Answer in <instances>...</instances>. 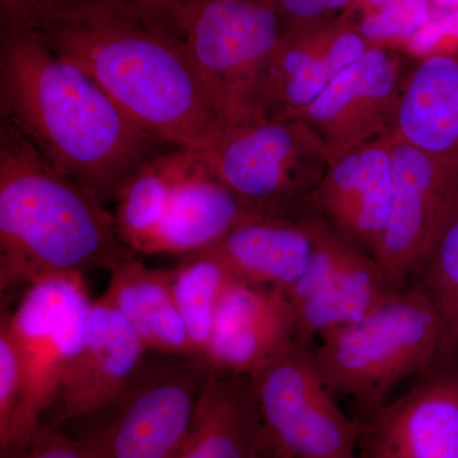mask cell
Listing matches in <instances>:
<instances>
[{
	"label": "cell",
	"mask_w": 458,
	"mask_h": 458,
	"mask_svg": "<svg viewBox=\"0 0 458 458\" xmlns=\"http://www.w3.org/2000/svg\"><path fill=\"white\" fill-rule=\"evenodd\" d=\"M2 31L80 68L164 144L203 149L225 128L182 40L123 0H38Z\"/></svg>",
	"instance_id": "1"
},
{
	"label": "cell",
	"mask_w": 458,
	"mask_h": 458,
	"mask_svg": "<svg viewBox=\"0 0 458 458\" xmlns=\"http://www.w3.org/2000/svg\"><path fill=\"white\" fill-rule=\"evenodd\" d=\"M0 108L3 123L104 204L164 144L92 78L25 33L2 31Z\"/></svg>",
	"instance_id": "2"
},
{
	"label": "cell",
	"mask_w": 458,
	"mask_h": 458,
	"mask_svg": "<svg viewBox=\"0 0 458 458\" xmlns=\"http://www.w3.org/2000/svg\"><path fill=\"white\" fill-rule=\"evenodd\" d=\"M131 258L104 203L0 123L2 291L49 276L111 273Z\"/></svg>",
	"instance_id": "3"
},
{
	"label": "cell",
	"mask_w": 458,
	"mask_h": 458,
	"mask_svg": "<svg viewBox=\"0 0 458 458\" xmlns=\"http://www.w3.org/2000/svg\"><path fill=\"white\" fill-rule=\"evenodd\" d=\"M313 352L330 390L369 417L384 408L401 382L448 363L438 313L412 283L360 321L319 337Z\"/></svg>",
	"instance_id": "4"
},
{
	"label": "cell",
	"mask_w": 458,
	"mask_h": 458,
	"mask_svg": "<svg viewBox=\"0 0 458 458\" xmlns=\"http://www.w3.org/2000/svg\"><path fill=\"white\" fill-rule=\"evenodd\" d=\"M285 26L276 0H195L186 11L181 40L223 126L267 119Z\"/></svg>",
	"instance_id": "5"
},
{
	"label": "cell",
	"mask_w": 458,
	"mask_h": 458,
	"mask_svg": "<svg viewBox=\"0 0 458 458\" xmlns=\"http://www.w3.org/2000/svg\"><path fill=\"white\" fill-rule=\"evenodd\" d=\"M198 150L210 174L256 216H293L309 209L330 167L327 150L298 120L225 126L209 146Z\"/></svg>",
	"instance_id": "6"
},
{
	"label": "cell",
	"mask_w": 458,
	"mask_h": 458,
	"mask_svg": "<svg viewBox=\"0 0 458 458\" xmlns=\"http://www.w3.org/2000/svg\"><path fill=\"white\" fill-rule=\"evenodd\" d=\"M90 304L84 276H55L27 285L16 310L3 313L23 369L22 397L3 451L38 429L71 381L86 345Z\"/></svg>",
	"instance_id": "7"
},
{
	"label": "cell",
	"mask_w": 458,
	"mask_h": 458,
	"mask_svg": "<svg viewBox=\"0 0 458 458\" xmlns=\"http://www.w3.org/2000/svg\"><path fill=\"white\" fill-rule=\"evenodd\" d=\"M265 448L276 458H340L354 454L361 427L337 405L322 378L311 344L292 340L247 377Z\"/></svg>",
	"instance_id": "8"
},
{
	"label": "cell",
	"mask_w": 458,
	"mask_h": 458,
	"mask_svg": "<svg viewBox=\"0 0 458 458\" xmlns=\"http://www.w3.org/2000/svg\"><path fill=\"white\" fill-rule=\"evenodd\" d=\"M391 144L393 203L375 258L403 288L458 212V159L429 155L394 138Z\"/></svg>",
	"instance_id": "9"
},
{
	"label": "cell",
	"mask_w": 458,
	"mask_h": 458,
	"mask_svg": "<svg viewBox=\"0 0 458 458\" xmlns=\"http://www.w3.org/2000/svg\"><path fill=\"white\" fill-rule=\"evenodd\" d=\"M412 66L394 47L372 45L293 120L318 138L331 165L364 144L390 137Z\"/></svg>",
	"instance_id": "10"
},
{
	"label": "cell",
	"mask_w": 458,
	"mask_h": 458,
	"mask_svg": "<svg viewBox=\"0 0 458 458\" xmlns=\"http://www.w3.org/2000/svg\"><path fill=\"white\" fill-rule=\"evenodd\" d=\"M190 355L147 364L126 386L105 445L111 458H174L182 447L209 373Z\"/></svg>",
	"instance_id": "11"
},
{
	"label": "cell",
	"mask_w": 458,
	"mask_h": 458,
	"mask_svg": "<svg viewBox=\"0 0 458 458\" xmlns=\"http://www.w3.org/2000/svg\"><path fill=\"white\" fill-rule=\"evenodd\" d=\"M364 458H458V360L424 376L361 427Z\"/></svg>",
	"instance_id": "12"
},
{
	"label": "cell",
	"mask_w": 458,
	"mask_h": 458,
	"mask_svg": "<svg viewBox=\"0 0 458 458\" xmlns=\"http://www.w3.org/2000/svg\"><path fill=\"white\" fill-rule=\"evenodd\" d=\"M390 137L346 153L330 165L311 197L313 208L352 245L376 256L393 203Z\"/></svg>",
	"instance_id": "13"
},
{
	"label": "cell",
	"mask_w": 458,
	"mask_h": 458,
	"mask_svg": "<svg viewBox=\"0 0 458 458\" xmlns=\"http://www.w3.org/2000/svg\"><path fill=\"white\" fill-rule=\"evenodd\" d=\"M295 331V310L283 292L237 278L219 303L203 361L216 372L250 377L294 340Z\"/></svg>",
	"instance_id": "14"
},
{
	"label": "cell",
	"mask_w": 458,
	"mask_h": 458,
	"mask_svg": "<svg viewBox=\"0 0 458 458\" xmlns=\"http://www.w3.org/2000/svg\"><path fill=\"white\" fill-rule=\"evenodd\" d=\"M146 344L106 293L90 304L86 345L53 406L56 423L110 408L144 363Z\"/></svg>",
	"instance_id": "15"
},
{
	"label": "cell",
	"mask_w": 458,
	"mask_h": 458,
	"mask_svg": "<svg viewBox=\"0 0 458 458\" xmlns=\"http://www.w3.org/2000/svg\"><path fill=\"white\" fill-rule=\"evenodd\" d=\"M319 222L313 207L293 216L250 214L209 250L238 279L285 294L311 262Z\"/></svg>",
	"instance_id": "16"
},
{
	"label": "cell",
	"mask_w": 458,
	"mask_h": 458,
	"mask_svg": "<svg viewBox=\"0 0 458 458\" xmlns=\"http://www.w3.org/2000/svg\"><path fill=\"white\" fill-rule=\"evenodd\" d=\"M267 452L249 378L209 370L174 458H261Z\"/></svg>",
	"instance_id": "17"
},
{
	"label": "cell",
	"mask_w": 458,
	"mask_h": 458,
	"mask_svg": "<svg viewBox=\"0 0 458 458\" xmlns=\"http://www.w3.org/2000/svg\"><path fill=\"white\" fill-rule=\"evenodd\" d=\"M390 137L429 155L458 159L457 56L414 63Z\"/></svg>",
	"instance_id": "18"
},
{
	"label": "cell",
	"mask_w": 458,
	"mask_h": 458,
	"mask_svg": "<svg viewBox=\"0 0 458 458\" xmlns=\"http://www.w3.org/2000/svg\"><path fill=\"white\" fill-rule=\"evenodd\" d=\"M250 214L199 155L197 165L172 192L149 255L188 256L210 249Z\"/></svg>",
	"instance_id": "19"
},
{
	"label": "cell",
	"mask_w": 458,
	"mask_h": 458,
	"mask_svg": "<svg viewBox=\"0 0 458 458\" xmlns=\"http://www.w3.org/2000/svg\"><path fill=\"white\" fill-rule=\"evenodd\" d=\"M110 274L105 293L137 330L147 349L195 357L174 298L172 270L150 269L135 256Z\"/></svg>",
	"instance_id": "20"
},
{
	"label": "cell",
	"mask_w": 458,
	"mask_h": 458,
	"mask_svg": "<svg viewBox=\"0 0 458 458\" xmlns=\"http://www.w3.org/2000/svg\"><path fill=\"white\" fill-rule=\"evenodd\" d=\"M399 289L375 256L352 246L331 282L295 309V337L311 344L315 337L354 324Z\"/></svg>",
	"instance_id": "21"
},
{
	"label": "cell",
	"mask_w": 458,
	"mask_h": 458,
	"mask_svg": "<svg viewBox=\"0 0 458 458\" xmlns=\"http://www.w3.org/2000/svg\"><path fill=\"white\" fill-rule=\"evenodd\" d=\"M199 159L198 149L176 148L148 159L126 180L114 199L120 237L135 254H150L172 192Z\"/></svg>",
	"instance_id": "22"
},
{
	"label": "cell",
	"mask_w": 458,
	"mask_h": 458,
	"mask_svg": "<svg viewBox=\"0 0 458 458\" xmlns=\"http://www.w3.org/2000/svg\"><path fill=\"white\" fill-rule=\"evenodd\" d=\"M172 276L174 298L188 328L194 355L203 360L212 340L219 303L237 276L209 249L186 256L172 270Z\"/></svg>",
	"instance_id": "23"
},
{
	"label": "cell",
	"mask_w": 458,
	"mask_h": 458,
	"mask_svg": "<svg viewBox=\"0 0 458 458\" xmlns=\"http://www.w3.org/2000/svg\"><path fill=\"white\" fill-rule=\"evenodd\" d=\"M372 45L375 44H370L361 35L357 23L349 21L348 26L324 55L279 87L271 99L267 119H295Z\"/></svg>",
	"instance_id": "24"
},
{
	"label": "cell",
	"mask_w": 458,
	"mask_h": 458,
	"mask_svg": "<svg viewBox=\"0 0 458 458\" xmlns=\"http://www.w3.org/2000/svg\"><path fill=\"white\" fill-rule=\"evenodd\" d=\"M410 283L429 298L442 322L445 360L458 357V212L419 265Z\"/></svg>",
	"instance_id": "25"
},
{
	"label": "cell",
	"mask_w": 458,
	"mask_h": 458,
	"mask_svg": "<svg viewBox=\"0 0 458 458\" xmlns=\"http://www.w3.org/2000/svg\"><path fill=\"white\" fill-rule=\"evenodd\" d=\"M427 0H393L387 5L361 18L358 26L370 44H384L391 38H410L424 25Z\"/></svg>",
	"instance_id": "26"
},
{
	"label": "cell",
	"mask_w": 458,
	"mask_h": 458,
	"mask_svg": "<svg viewBox=\"0 0 458 458\" xmlns=\"http://www.w3.org/2000/svg\"><path fill=\"white\" fill-rule=\"evenodd\" d=\"M23 393L20 352L7 325L0 327V445H5Z\"/></svg>",
	"instance_id": "27"
},
{
	"label": "cell",
	"mask_w": 458,
	"mask_h": 458,
	"mask_svg": "<svg viewBox=\"0 0 458 458\" xmlns=\"http://www.w3.org/2000/svg\"><path fill=\"white\" fill-rule=\"evenodd\" d=\"M16 458H111L102 441L81 442L40 426L16 448Z\"/></svg>",
	"instance_id": "28"
},
{
	"label": "cell",
	"mask_w": 458,
	"mask_h": 458,
	"mask_svg": "<svg viewBox=\"0 0 458 458\" xmlns=\"http://www.w3.org/2000/svg\"><path fill=\"white\" fill-rule=\"evenodd\" d=\"M286 26L304 25L334 18L352 7L354 0H276Z\"/></svg>",
	"instance_id": "29"
},
{
	"label": "cell",
	"mask_w": 458,
	"mask_h": 458,
	"mask_svg": "<svg viewBox=\"0 0 458 458\" xmlns=\"http://www.w3.org/2000/svg\"><path fill=\"white\" fill-rule=\"evenodd\" d=\"M153 25L181 38V23L195 0H123Z\"/></svg>",
	"instance_id": "30"
},
{
	"label": "cell",
	"mask_w": 458,
	"mask_h": 458,
	"mask_svg": "<svg viewBox=\"0 0 458 458\" xmlns=\"http://www.w3.org/2000/svg\"><path fill=\"white\" fill-rule=\"evenodd\" d=\"M38 2V0H0L2 23H7L9 21L14 20Z\"/></svg>",
	"instance_id": "31"
}]
</instances>
